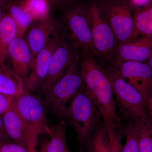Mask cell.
<instances>
[{
  "label": "cell",
  "instance_id": "obj_1",
  "mask_svg": "<svg viewBox=\"0 0 152 152\" xmlns=\"http://www.w3.org/2000/svg\"><path fill=\"white\" fill-rule=\"evenodd\" d=\"M80 69L85 88L98 106L109 133L116 132L120 121L109 75L90 55H85Z\"/></svg>",
  "mask_w": 152,
  "mask_h": 152
},
{
  "label": "cell",
  "instance_id": "obj_2",
  "mask_svg": "<svg viewBox=\"0 0 152 152\" xmlns=\"http://www.w3.org/2000/svg\"><path fill=\"white\" fill-rule=\"evenodd\" d=\"M64 116L75 131L80 143L85 145L89 141L102 116L84 86L71 101Z\"/></svg>",
  "mask_w": 152,
  "mask_h": 152
},
{
  "label": "cell",
  "instance_id": "obj_3",
  "mask_svg": "<svg viewBox=\"0 0 152 152\" xmlns=\"http://www.w3.org/2000/svg\"><path fill=\"white\" fill-rule=\"evenodd\" d=\"M107 73L113 85L115 99L124 115L130 121L152 124L141 93L126 81L118 69Z\"/></svg>",
  "mask_w": 152,
  "mask_h": 152
},
{
  "label": "cell",
  "instance_id": "obj_4",
  "mask_svg": "<svg viewBox=\"0 0 152 152\" xmlns=\"http://www.w3.org/2000/svg\"><path fill=\"white\" fill-rule=\"evenodd\" d=\"M78 61L76 60L45 94L47 102L62 115H65L69 104L84 86Z\"/></svg>",
  "mask_w": 152,
  "mask_h": 152
},
{
  "label": "cell",
  "instance_id": "obj_5",
  "mask_svg": "<svg viewBox=\"0 0 152 152\" xmlns=\"http://www.w3.org/2000/svg\"><path fill=\"white\" fill-rule=\"evenodd\" d=\"M12 106L38 135L50 137L51 127L48 122L45 107L40 99L31 94L23 93L15 97Z\"/></svg>",
  "mask_w": 152,
  "mask_h": 152
},
{
  "label": "cell",
  "instance_id": "obj_6",
  "mask_svg": "<svg viewBox=\"0 0 152 152\" xmlns=\"http://www.w3.org/2000/svg\"><path fill=\"white\" fill-rule=\"evenodd\" d=\"M87 10L91 22L95 53L105 57L115 54L118 42L106 17L95 4L89 7Z\"/></svg>",
  "mask_w": 152,
  "mask_h": 152
},
{
  "label": "cell",
  "instance_id": "obj_7",
  "mask_svg": "<svg viewBox=\"0 0 152 152\" xmlns=\"http://www.w3.org/2000/svg\"><path fill=\"white\" fill-rule=\"evenodd\" d=\"M66 18L71 37L76 45L83 49L84 55L95 53L87 9L81 6L73 8L68 11Z\"/></svg>",
  "mask_w": 152,
  "mask_h": 152
},
{
  "label": "cell",
  "instance_id": "obj_8",
  "mask_svg": "<svg viewBox=\"0 0 152 152\" xmlns=\"http://www.w3.org/2000/svg\"><path fill=\"white\" fill-rule=\"evenodd\" d=\"M104 10L119 45L132 40L134 23L129 6L125 3H110L104 5Z\"/></svg>",
  "mask_w": 152,
  "mask_h": 152
},
{
  "label": "cell",
  "instance_id": "obj_9",
  "mask_svg": "<svg viewBox=\"0 0 152 152\" xmlns=\"http://www.w3.org/2000/svg\"><path fill=\"white\" fill-rule=\"evenodd\" d=\"M63 35L57 32L46 46L37 55L31 70L24 79V93L32 94L39 88L48 77L53 54Z\"/></svg>",
  "mask_w": 152,
  "mask_h": 152
},
{
  "label": "cell",
  "instance_id": "obj_10",
  "mask_svg": "<svg viewBox=\"0 0 152 152\" xmlns=\"http://www.w3.org/2000/svg\"><path fill=\"white\" fill-rule=\"evenodd\" d=\"M7 134L12 141L27 148L31 152H37L38 135L22 118L12 105L2 115Z\"/></svg>",
  "mask_w": 152,
  "mask_h": 152
},
{
  "label": "cell",
  "instance_id": "obj_11",
  "mask_svg": "<svg viewBox=\"0 0 152 152\" xmlns=\"http://www.w3.org/2000/svg\"><path fill=\"white\" fill-rule=\"evenodd\" d=\"M77 59L74 48L63 35L53 54L48 77L40 87L41 91L45 94L52 85Z\"/></svg>",
  "mask_w": 152,
  "mask_h": 152
},
{
  "label": "cell",
  "instance_id": "obj_12",
  "mask_svg": "<svg viewBox=\"0 0 152 152\" xmlns=\"http://www.w3.org/2000/svg\"><path fill=\"white\" fill-rule=\"evenodd\" d=\"M152 54V37L142 36L119 45L116 51L115 65L117 67L126 61L144 62Z\"/></svg>",
  "mask_w": 152,
  "mask_h": 152
},
{
  "label": "cell",
  "instance_id": "obj_13",
  "mask_svg": "<svg viewBox=\"0 0 152 152\" xmlns=\"http://www.w3.org/2000/svg\"><path fill=\"white\" fill-rule=\"evenodd\" d=\"M118 68L120 75L138 90L144 98L152 84V70L148 63L126 61L122 63Z\"/></svg>",
  "mask_w": 152,
  "mask_h": 152
},
{
  "label": "cell",
  "instance_id": "obj_14",
  "mask_svg": "<svg viewBox=\"0 0 152 152\" xmlns=\"http://www.w3.org/2000/svg\"><path fill=\"white\" fill-rule=\"evenodd\" d=\"M10 57L12 69L23 80L31 70L33 60L31 51L26 40L18 37L9 46L8 57Z\"/></svg>",
  "mask_w": 152,
  "mask_h": 152
},
{
  "label": "cell",
  "instance_id": "obj_15",
  "mask_svg": "<svg viewBox=\"0 0 152 152\" xmlns=\"http://www.w3.org/2000/svg\"><path fill=\"white\" fill-rule=\"evenodd\" d=\"M57 32L56 23L51 16L45 20L33 23L26 39L31 51L33 64L37 55L46 46Z\"/></svg>",
  "mask_w": 152,
  "mask_h": 152
},
{
  "label": "cell",
  "instance_id": "obj_16",
  "mask_svg": "<svg viewBox=\"0 0 152 152\" xmlns=\"http://www.w3.org/2000/svg\"><path fill=\"white\" fill-rule=\"evenodd\" d=\"M18 33L15 22L8 13L5 14L0 21V59L4 65L9 46L18 37Z\"/></svg>",
  "mask_w": 152,
  "mask_h": 152
},
{
  "label": "cell",
  "instance_id": "obj_17",
  "mask_svg": "<svg viewBox=\"0 0 152 152\" xmlns=\"http://www.w3.org/2000/svg\"><path fill=\"white\" fill-rule=\"evenodd\" d=\"M24 93L23 79L8 67L0 69V94L15 97Z\"/></svg>",
  "mask_w": 152,
  "mask_h": 152
},
{
  "label": "cell",
  "instance_id": "obj_18",
  "mask_svg": "<svg viewBox=\"0 0 152 152\" xmlns=\"http://www.w3.org/2000/svg\"><path fill=\"white\" fill-rule=\"evenodd\" d=\"M6 8L16 24L18 37H24L27 30L34 22L29 12L22 0H16L8 3Z\"/></svg>",
  "mask_w": 152,
  "mask_h": 152
},
{
  "label": "cell",
  "instance_id": "obj_19",
  "mask_svg": "<svg viewBox=\"0 0 152 152\" xmlns=\"http://www.w3.org/2000/svg\"><path fill=\"white\" fill-rule=\"evenodd\" d=\"M52 134L49 141L44 143L46 152H68L66 136V128L64 123L60 121L51 127Z\"/></svg>",
  "mask_w": 152,
  "mask_h": 152
},
{
  "label": "cell",
  "instance_id": "obj_20",
  "mask_svg": "<svg viewBox=\"0 0 152 152\" xmlns=\"http://www.w3.org/2000/svg\"><path fill=\"white\" fill-rule=\"evenodd\" d=\"M133 19L135 34H152V4L143 8L136 9Z\"/></svg>",
  "mask_w": 152,
  "mask_h": 152
},
{
  "label": "cell",
  "instance_id": "obj_21",
  "mask_svg": "<svg viewBox=\"0 0 152 152\" xmlns=\"http://www.w3.org/2000/svg\"><path fill=\"white\" fill-rule=\"evenodd\" d=\"M88 144L89 152H112L110 137L104 123L95 130Z\"/></svg>",
  "mask_w": 152,
  "mask_h": 152
},
{
  "label": "cell",
  "instance_id": "obj_22",
  "mask_svg": "<svg viewBox=\"0 0 152 152\" xmlns=\"http://www.w3.org/2000/svg\"><path fill=\"white\" fill-rule=\"evenodd\" d=\"M140 152H152V124L142 121H133Z\"/></svg>",
  "mask_w": 152,
  "mask_h": 152
},
{
  "label": "cell",
  "instance_id": "obj_23",
  "mask_svg": "<svg viewBox=\"0 0 152 152\" xmlns=\"http://www.w3.org/2000/svg\"><path fill=\"white\" fill-rule=\"evenodd\" d=\"M34 21L45 20L50 16V4L49 0H22Z\"/></svg>",
  "mask_w": 152,
  "mask_h": 152
},
{
  "label": "cell",
  "instance_id": "obj_24",
  "mask_svg": "<svg viewBox=\"0 0 152 152\" xmlns=\"http://www.w3.org/2000/svg\"><path fill=\"white\" fill-rule=\"evenodd\" d=\"M126 141L122 152H140L137 135L134 122L129 121L125 129Z\"/></svg>",
  "mask_w": 152,
  "mask_h": 152
},
{
  "label": "cell",
  "instance_id": "obj_25",
  "mask_svg": "<svg viewBox=\"0 0 152 152\" xmlns=\"http://www.w3.org/2000/svg\"><path fill=\"white\" fill-rule=\"evenodd\" d=\"M0 152H31L24 146L10 140L0 145Z\"/></svg>",
  "mask_w": 152,
  "mask_h": 152
},
{
  "label": "cell",
  "instance_id": "obj_26",
  "mask_svg": "<svg viewBox=\"0 0 152 152\" xmlns=\"http://www.w3.org/2000/svg\"><path fill=\"white\" fill-rule=\"evenodd\" d=\"M14 97L0 94V116H2L12 105Z\"/></svg>",
  "mask_w": 152,
  "mask_h": 152
},
{
  "label": "cell",
  "instance_id": "obj_27",
  "mask_svg": "<svg viewBox=\"0 0 152 152\" xmlns=\"http://www.w3.org/2000/svg\"><path fill=\"white\" fill-rule=\"evenodd\" d=\"M109 134L111 141L112 152H122L123 145L121 134L117 131Z\"/></svg>",
  "mask_w": 152,
  "mask_h": 152
},
{
  "label": "cell",
  "instance_id": "obj_28",
  "mask_svg": "<svg viewBox=\"0 0 152 152\" xmlns=\"http://www.w3.org/2000/svg\"><path fill=\"white\" fill-rule=\"evenodd\" d=\"M144 100L147 112L152 123V84L146 93Z\"/></svg>",
  "mask_w": 152,
  "mask_h": 152
},
{
  "label": "cell",
  "instance_id": "obj_29",
  "mask_svg": "<svg viewBox=\"0 0 152 152\" xmlns=\"http://www.w3.org/2000/svg\"><path fill=\"white\" fill-rule=\"evenodd\" d=\"M131 5L136 9L143 8L152 4V0H129Z\"/></svg>",
  "mask_w": 152,
  "mask_h": 152
},
{
  "label": "cell",
  "instance_id": "obj_30",
  "mask_svg": "<svg viewBox=\"0 0 152 152\" xmlns=\"http://www.w3.org/2000/svg\"><path fill=\"white\" fill-rule=\"evenodd\" d=\"M10 140L6 132L2 116H0V145Z\"/></svg>",
  "mask_w": 152,
  "mask_h": 152
},
{
  "label": "cell",
  "instance_id": "obj_31",
  "mask_svg": "<svg viewBox=\"0 0 152 152\" xmlns=\"http://www.w3.org/2000/svg\"><path fill=\"white\" fill-rule=\"evenodd\" d=\"M6 6L2 4H0V21L4 15L6 13L5 12V8Z\"/></svg>",
  "mask_w": 152,
  "mask_h": 152
},
{
  "label": "cell",
  "instance_id": "obj_32",
  "mask_svg": "<svg viewBox=\"0 0 152 152\" xmlns=\"http://www.w3.org/2000/svg\"><path fill=\"white\" fill-rule=\"evenodd\" d=\"M148 61V64L150 66V67L151 69L152 70V54Z\"/></svg>",
  "mask_w": 152,
  "mask_h": 152
},
{
  "label": "cell",
  "instance_id": "obj_33",
  "mask_svg": "<svg viewBox=\"0 0 152 152\" xmlns=\"http://www.w3.org/2000/svg\"><path fill=\"white\" fill-rule=\"evenodd\" d=\"M49 1L50 2L51 4V3L55 4V3H61L60 0H49Z\"/></svg>",
  "mask_w": 152,
  "mask_h": 152
},
{
  "label": "cell",
  "instance_id": "obj_34",
  "mask_svg": "<svg viewBox=\"0 0 152 152\" xmlns=\"http://www.w3.org/2000/svg\"><path fill=\"white\" fill-rule=\"evenodd\" d=\"M40 152H46L45 150V146H44V144H43L42 148H41L40 151Z\"/></svg>",
  "mask_w": 152,
  "mask_h": 152
},
{
  "label": "cell",
  "instance_id": "obj_35",
  "mask_svg": "<svg viewBox=\"0 0 152 152\" xmlns=\"http://www.w3.org/2000/svg\"><path fill=\"white\" fill-rule=\"evenodd\" d=\"M69 1V0H60V1H61V2H62L64 1Z\"/></svg>",
  "mask_w": 152,
  "mask_h": 152
},
{
  "label": "cell",
  "instance_id": "obj_36",
  "mask_svg": "<svg viewBox=\"0 0 152 152\" xmlns=\"http://www.w3.org/2000/svg\"><path fill=\"white\" fill-rule=\"evenodd\" d=\"M68 152H73L71 151H70L69 150V151H68Z\"/></svg>",
  "mask_w": 152,
  "mask_h": 152
}]
</instances>
